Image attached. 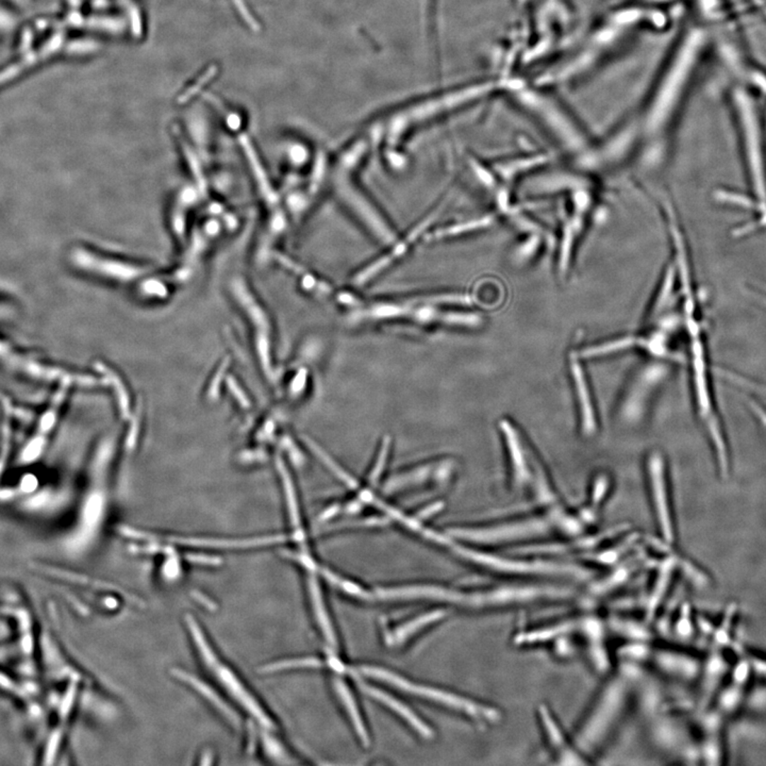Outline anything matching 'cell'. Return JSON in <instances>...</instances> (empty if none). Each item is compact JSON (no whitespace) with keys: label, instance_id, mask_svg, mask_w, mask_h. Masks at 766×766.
Masks as SVG:
<instances>
[{"label":"cell","instance_id":"15","mask_svg":"<svg viewBox=\"0 0 766 766\" xmlns=\"http://www.w3.org/2000/svg\"><path fill=\"white\" fill-rule=\"evenodd\" d=\"M62 399L63 395L61 393L55 399L52 407L48 408L47 411L42 416L39 427L35 431V435L28 442V444L25 446L22 454H21V462L31 463L41 456L44 446L46 444V438L54 428L55 423H56L57 411H58L59 405L62 403Z\"/></svg>","mask_w":766,"mask_h":766},{"label":"cell","instance_id":"5","mask_svg":"<svg viewBox=\"0 0 766 766\" xmlns=\"http://www.w3.org/2000/svg\"><path fill=\"white\" fill-rule=\"evenodd\" d=\"M748 183L757 207L766 210V146L763 127L753 97L742 88L732 95Z\"/></svg>","mask_w":766,"mask_h":766},{"label":"cell","instance_id":"8","mask_svg":"<svg viewBox=\"0 0 766 766\" xmlns=\"http://www.w3.org/2000/svg\"><path fill=\"white\" fill-rule=\"evenodd\" d=\"M361 672L366 676L380 679V680L391 683V685H395V687H399L404 691L410 692V693L416 694V695L423 696V697L447 704V706L458 709V710L464 711V712L471 714V716L478 717V719L495 721L501 716L496 709L481 706V704H476V702H471V700H467L464 698L454 695V694L446 693V692L439 691V690L433 689V687L414 685V683L397 676L394 673L389 672V670H383V668L363 666V668H361Z\"/></svg>","mask_w":766,"mask_h":766},{"label":"cell","instance_id":"18","mask_svg":"<svg viewBox=\"0 0 766 766\" xmlns=\"http://www.w3.org/2000/svg\"><path fill=\"white\" fill-rule=\"evenodd\" d=\"M492 223V219L490 217H484L481 219H473V221H469L465 223L462 222L460 224H454V225L445 226V227L439 228V229L435 230V231L429 232L426 234L425 238L427 239L428 242H435V241L445 240V239L455 238V236H461V234H467V232L474 231L476 229H481V228L488 227L490 224Z\"/></svg>","mask_w":766,"mask_h":766},{"label":"cell","instance_id":"21","mask_svg":"<svg viewBox=\"0 0 766 766\" xmlns=\"http://www.w3.org/2000/svg\"><path fill=\"white\" fill-rule=\"evenodd\" d=\"M445 611L437 610L433 611V612L427 613V614L421 615L418 619H413L410 623L405 624L401 627L397 628L396 631L393 634L392 642L395 644H399L403 643L404 641L407 640L412 634H416V631L421 629V628L426 627V626L430 625L433 622L439 621L442 617L445 615Z\"/></svg>","mask_w":766,"mask_h":766},{"label":"cell","instance_id":"9","mask_svg":"<svg viewBox=\"0 0 766 766\" xmlns=\"http://www.w3.org/2000/svg\"><path fill=\"white\" fill-rule=\"evenodd\" d=\"M447 200H443L439 206L429 213L424 219L416 224L405 236L403 240H397L394 244L391 245L390 251H387L384 255L381 256L380 258H377L374 261L368 263V265L362 268L357 274L353 276V283L357 287H362V285H367L372 279L377 278L379 275L382 274L384 270H388L391 265L395 263L397 260L403 258L408 251L411 249L416 243L420 240L423 236H426L427 231L429 228L435 224V222L439 219L440 215L443 212L444 209L447 206Z\"/></svg>","mask_w":766,"mask_h":766},{"label":"cell","instance_id":"26","mask_svg":"<svg viewBox=\"0 0 766 766\" xmlns=\"http://www.w3.org/2000/svg\"><path fill=\"white\" fill-rule=\"evenodd\" d=\"M607 484L606 480L604 478L598 480V486L595 488V493H594V505H598L600 501H602L604 497L605 493H606Z\"/></svg>","mask_w":766,"mask_h":766},{"label":"cell","instance_id":"23","mask_svg":"<svg viewBox=\"0 0 766 766\" xmlns=\"http://www.w3.org/2000/svg\"><path fill=\"white\" fill-rule=\"evenodd\" d=\"M319 660L317 659H294V660H285V661L277 662V663L268 664V665L264 666L262 668L263 673H273L279 672V670H289V668H319V666H323Z\"/></svg>","mask_w":766,"mask_h":766},{"label":"cell","instance_id":"17","mask_svg":"<svg viewBox=\"0 0 766 766\" xmlns=\"http://www.w3.org/2000/svg\"><path fill=\"white\" fill-rule=\"evenodd\" d=\"M363 689L365 690V691L367 692V693L370 694V696L376 698V699H378L379 702H383V704H386L387 706H389L391 709H393L395 712H397L399 715H401V716H403L404 719H406V721H409V723L411 724V725L413 726V727L416 728L418 731H420V733L422 734V736H426V738H429V736H433V732H431L430 728H429L428 726H427L426 724H425L424 721H422V719H418V717L416 716V715L414 714V713L412 712V711L410 710L409 708H407L405 704H401V702L395 699V698L392 697V696L388 695V694L384 693V692L380 691V690L378 689H375V687H366V685H363Z\"/></svg>","mask_w":766,"mask_h":766},{"label":"cell","instance_id":"16","mask_svg":"<svg viewBox=\"0 0 766 766\" xmlns=\"http://www.w3.org/2000/svg\"><path fill=\"white\" fill-rule=\"evenodd\" d=\"M377 596L384 600L396 598H433L450 602H467V595L438 587H406L378 590Z\"/></svg>","mask_w":766,"mask_h":766},{"label":"cell","instance_id":"14","mask_svg":"<svg viewBox=\"0 0 766 766\" xmlns=\"http://www.w3.org/2000/svg\"><path fill=\"white\" fill-rule=\"evenodd\" d=\"M571 370L573 386H575L577 399H578L579 410H581V425H583L581 427L585 433L592 435L595 431L596 423L591 395H590L585 372L578 360L573 355H571Z\"/></svg>","mask_w":766,"mask_h":766},{"label":"cell","instance_id":"10","mask_svg":"<svg viewBox=\"0 0 766 766\" xmlns=\"http://www.w3.org/2000/svg\"><path fill=\"white\" fill-rule=\"evenodd\" d=\"M565 527L559 525L551 516L531 518L529 520L501 525L494 528L479 529V530H452V535L463 539H473L478 542L511 541V539H527L533 535L549 532L552 527Z\"/></svg>","mask_w":766,"mask_h":766},{"label":"cell","instance_id":"3","mask_svg":"<svg viewBox=\"0 0 766 766\" xmlns=\"http://www.w3.org/2000/svg\"><path fill=\"white\" fill-rule=\"evenodd\" d=\"M478 86L450 88L431 96L401 105L368 125L364 135L372 146L386 145L393 152L406 135L416 127L454 111L478 96Z\"/></svg>","mask_w":766,"mask_h":766},{"label":"cell","instance_id":"25","mask_svg":"<svg viewBox=\"0 0 766 766\" xmlns=\"http://www.w3.org/2000/svg\"><path fill=\"white\" fill-rule=\"evenodd\" d=\"M264 744H265L266 750L272 757L277 758V759L283 757L282 748H281L280 745L277 744L274 738L268 736H264Z\"/></svg>","mask_w":766,"mask_h":766},{"label":"cell","instance_id":"2","mask_svg":"<svg viewBox=\"0 0 766 766\" xmlns=\"http://www.w3.org/2000/svg\"><path fill=\"white\" fill-rule=\"evenodd\" d=\"M370 149L372 146L362 135L353 139L334 161L330 183L336 198L360 224L379 243L391 246L399 240L396 232L355 181V173Z\"/></svg>","mask_w":766,"mask_h":766},{"label":"cell","instance_id":"1","mask_svg":"<svg viewBox=\"0 0 766 766\" xmlns=\"http://www.w3.org/2000/svg\"><path fill=\"white\" fill-rule=\"evenodd\" d=\"M469 296L461 293H435L413 297L363 302L351 314L355 321L411 319L423 325L477 327L481 319L476 313L452 310L446 306L469 304Z\"/></svg>","mask_w":766,"mask_h":766},{"label":"cell","instance_id":"12","mask_svg":"<svg viewBox=\"0 0 766 766\" xmlns=\"http://www.w3.org/2000/svg\"><path fill=\"white\" fill-rule=\"evenodd\" d=\"M664 469L665 467H664L661 455L659 452L651 454L648 460V471L658 526L664 541L672 544L675 539V528L670 503H668L665 469Z\"/></svg>","mask_w":766,"mask_h":766},{"label":"cell","instance_id":"22","mask_svg":"<svg viewBox=\"0 0 766 766\" xmlns=\"http://www.w3.org/2000/svg\"><path fill=\"white\" fill-rule=\"evenodd\" d=\"M336 687L338 695L342 698L343 704L346 707L347 712L350 715L351 721H353V726H355L358 734H359L361 740L363 741L364 744L368 745V743H370V741L368 740H370V738H368L367 731H366L365 727H364L363 721H362L359 712H358L357 706H355V700H353L350 692L347 689L346 685H345L342 680H338V679L336 681Z\"/></svg>","mask_w":766,"mask_h":766},{"label":"cell","instance_id":"20","mask_svg":"<svg viewBox=\"0 0 766 766\" xmlns=\"http://www.w3.org/2000/svg\"><path fill=\"white\" fill-rule=\"evenodd\" d=\"M310 593L311 598H312L313 607H314L315 615H316L317 621H319V625L321 626L323 634H325L328 642L331 645H336V636H334L329 617H328L325 607H324L323 598H321L319 583L315 581L314 577H311L310 579Z\"/></svg>","mask_w":766,"mask_h":766},{"label":"cell","instance_id":"4","mask_svg":"<svg viewBox=\"0 0 766 766\" xmlns=\"http://www.w3.org/2000/svg\"><path fill=\"white\" fill-rule=\"evenodd\" d=\"M687 327L691 336V370L696 410L712 448L717 471L721 477L726 478L731 471V454L713 392L708 353L700 336L699 325L693 315L687 316Z\"/></svg>","mask_w":766,"mask_h":766},{"label":"cell","instance_id":"6","mask_svg":"<svg viewBox=\"0 0 766 766\" xmlns=\"http://www.w3.org/2000/svg\"><path fill=\"white\" fill-rule=\"evenodd\" d=\"M186 625L190 631V638L198 649V655L202 663L206 666L215 682L230 696L232 700L251 717L256 719L265 729H274L275 724L266 714L260 702L249 691L247 685L241 680L239 675L228 666L217 655L211 646L208 638L198 625V621L192 617H186Z\"/></svg>","mask_w":766,"mask_h":766},{"label":"cell","instance_id":"11","mask_svg":"<svg viewBox=\"0 0 766 766\" xmlns=\"http://www.w3.org/2000/svg\"><path fill=\"white\" fill-rule=\"evenodd\" d=\"M69 259L74 266L84 272L105 277V278L124 281V282L139 278L145 272L139 266L101 257L97 253L81 246L72 249L69 253Z\"/></svg>","mask_w":766,"mask_h":766},{"label":"cell","instance_id":"13","mask_svg":"<svg viewBox=\"0 0 766 766\" xmlns=\"http://www.w3.org/2000/svg\"><path fill=\"white\" fill-rule=\"evenodd\" d=\"M539 724L545 736L548 750L559 763L585 764L587 755L577 746L573 738H569L561 729L556 719L552 716L547 707L543 706L539 711Z\"/></svg>","mask_w":766,"mask_h":766},{"label":"cell","instance_id":"24","mask_svg":"<svg viewBox=\"0 0 766 766\" xmlns=\"http://www.w3.org/2000/svg\"><path fill=\"white\" fill-rule=\"evenodd\" d=\"M636 343L638 341L634 338H624V340L614 341L613 343H607V344L588 349L583 351V355L585 357H595V355H602L605 353H614V351L634 346Z\"/></svg>","mask_w":766,"mask_h":766},{"label":"cell","instance_id":"7","mask_svg":"<svg viewBox=\"0 0 766 766\" xmlns=\"http://www.w3.org/2000/svg\"><path fill=\"white\" fill-rule=\"evenodd\" d=\"M501 429H503L507 440L514 484L520 488H530L539 503H552L554 495L550 490L541 465L535 460L528 446L525 445V442L513 428V425L501 423Z\"/></svg>","mask_w":766,"mask_h":766},{"label":"cell","instance_id":"19","mask_svg":"<svg viewBox=\"0 0 766 766\" xmlns=\"http://www.w3.org/2000/svg\"><path fill=\"white\" fill-rule=\"evenodd\" d=\"M173 675H175V676H177L178 678L181 679V680H183L184 682L188 683L190 687H194V689L195 690H198V691L200 692L202 695H204L205 697H207V699H208L209 702H212V704H215V706L217 707V708L219 709V710L221 711L222 713H224V714H225V716L227 717V719H229L230 721H232V723H238V717H236V715L234 714V712H232V711L230 710V709L228 708V707L226 706V704H224L223 702H222L221 698L217 697V694H215L212 691H210V689H208V687H207L205 683H202V681L198 680V679H196L195 677L190 676V675L188 674V673H183L179 670H175Z\"/></svg>","mask_w":766,"mask_h":766}]
</instances>
